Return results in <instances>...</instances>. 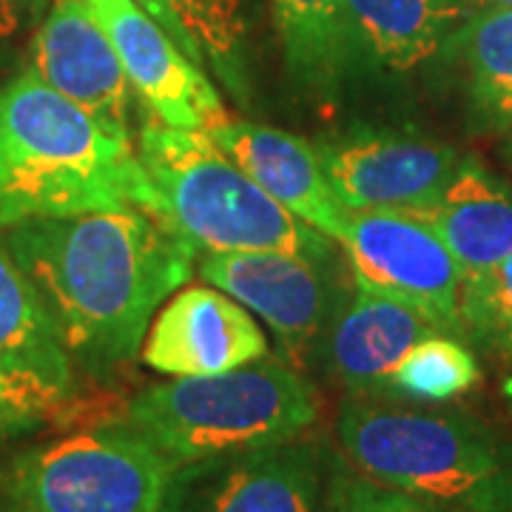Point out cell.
Wrapping results in <instances>:
<instances>
[{
	"instance_id": "9",
	"label": "cell",
	"mask_w": 512,
	"mask_h": 512,
	"mask_svg": "<svg viewBox=\"0 0 512 512\" xmlns=\"http://www.w3.org/2000/svg\"><path fill=\"white\" fill-rule=\"evenodd\" d=\"M325 461L313 441H282L174 467L160 512H325Z\"/></svg>"
},
{
	"instance_id": "17",
	"label": "cell",
	"mask_w": 512,
	"mask_h": 512,
	"mask_svg": "<svg viewBox=\"0 0 512 512\" xmlns=\"http://www.w3.org/2000/svg\"><path fill=\"white\" fill-rule=\"evenodd\" d=\"M353 69L404 74L441 52L453 35L458 0H342Z\"/></svg>"
},
{
	"instance_id": "26",
	"label": "cell",
	"mask_w": 512,
	"mask_h": 512,
	"mask_svg": "<svg viewBox=\"0 0 512 512\" xmlns=\"http://www.w3.org/2000/svg\"><path fill=\"white\" fill-rule=\"evenodd\" d=\"M46 6L49 0H0V32H18L40 18Z\"/></svg>"
},
{
	"instance_id": "7",
	"label": "cell",
	"mask_w": 512,
	"mask_h": 512,
	"mask_svg": "<svg viewBox=\"0 0 512 512\" xmlns=\"http://www.w3.org/2000/svg\"><path fill=\"white\" fill-rule=\"evenodd\" d=\"M316 151L345 208L399 214L430 211L467 160L453 146L410 128L379 126L333 131Z\"/></svg>"
},
{
	"instance_id": "5",
	"label": "cell",
	"mask_w": 512,
	"mask_h": 512,
	"mask_svg": "<svg viewBox=\"0 0 512 512\" xmlns=\"http://www.w3.org/2000/svg\"><path fill=\"white\" fill-rule=\"evenodd\" d=\"M316 419V387L299 370L271 359L217 376L148 384L120 416L174 467L302 439Z\"/></svg>"
},
{
	"instance_id": "1",
	"label": "cell",
	"mask_w": 512,
	"mask_h": 512,
	"mask_svg": "<svg viewBox=\"0 0 512 512\" xmlns=\"http://www.w3.org/2000/svg\"><path fill=\"white\" fill-rule=\"evenodd\" d=\"M3 237L49 305L72 362L92 373L134 359L200 256L143 208L15 222L3 225Z\"/></svg>"
},
{
	"instance_id": "23",
	"label": "cell",
	"mask_w": 512,
	"mask_h": 512,
	"mask_svg": "<svg viewBox=\"0 0 512 512\" xmlns=\"http://www.w3.org/2000/svg\"><path fill=\"white\" fill-rule=\"evenodd\" d=\"M464 336L512 359V254L476 288L461 293Z\"/></svg>"
},
{
	"instance_id": "27",
	"label": "cell",
	"mask_w": 512,
	"mask_h": 512,
	"mask_svg": "<svg viewBox=\"0 0 512 512\" xmlns=\"http://www.w3.org/2000/svg\"><path fill=\"white\" fill-rule=\"evenodd\" d=\"M461 6H478V9H512V0H458Z\"/></svg>"
},
{
	"instance_id": "13",
	"label": "cell",
	"mask_w": 512,
	"mask_h": 512,
	"mask_svg": "<svg viewBox=\"0 0 512 512\" xmlns=\"http://www.w3.org/2000/svg\"><path fill=\"white\" fill-rule=\"evenodd\" d=\"M140 353L151 370L171 379L217 376L265 359L268 336L245 305L205 282L165 302Z\"/></svg>"
},
{
	"instance_id": "8",
	"label": "cell",
	"mask_w": 512,
	"mask_h": 512,
	"mask_svg": "<svg viewBox=\"0 0 512 512\" xmlns=\"http://www.w3.org/2000/svg\"><path fill=\"white\" fill-rule=\"evenodd\" d=\"M339 245L356 285L402 302L430 325L464 339L461 268L427 222L399 211H350Z\"/></svg>"
},
{
	"instance_id": "12",
	"label": "cell",
	"mask_w": 512,
	"mask_h": 512,
	"mask_svg": "<svg viewBox=\"0 0 512 512\" xmlns=\"http://www.w3.org/2000/svg\"><path fill=\"white\" fill-rule=\"evenodd\" d=\"M46 86L131 143V83L86 0H52L32 40V66Z\"/></svg>"
},
{
	"instance_id": "20",
	"label": "cell",
	"mask_w": 512,
	"mask_h": 512,
	"mask_svg": "<svg viewBox=\"0 0 512 512\" xmlns=\"http://www.w3.org/2000/svg\"><path fill=\"white\" fill-rule=\"evenodd\" d=\"M291 83L311 100H333L348 77L342 0H274Z\"/></svg>"
},
{
	"instance_id": "3",
	"label": "cell",
	"mask_w": 512,
	"mask_h": 512,
	"mask_svg": "<svg viewBox=\"0 0 512 512\" xmlns=\"http://www.w3.org/2000/svg\"><path fill=\"white\" fill-rule=\"evenodd\" d=\"M339 444L359 476L450 512H512V439L467 413L350 396Z\"/></svg>"
},
{
	"instance_id": "16",
	"label": "cell",
	"mask_w": 512,
	"mask_h": 512,
	"mask_svg": "<svg viewBox=\"0 0 512 512\" xmlns=\"http://www.w3.org/2000/svg\"><path fill=\"white\" fill-rule=\"evenodd\" d=\"M410 217L427 222L456 256L461 293L484 282L512 254V188L473 157L464 160L430 211Z\"/></svg>"
},
{
	"instance_id": "15",
	"label": "cell",
	"mask_w": 512,
	"mask_h": 512,
	"mask_svg": "<svg viewBox=\"0 0 512 512\" xmlns=\"http://www.w3.org/2000/svg\"><path fill=\"white\" fill-rule=\"evenodd\" d=\"M205 134L228 151L285 211L333 242L342 239L350 208L336 197L313 143L282 128L228 117Z\"/></svg>"
},
{
	"instance_id": "19",
	"label": "cell",
	"mask_w": 512,
	"mask_h": 512,
	"mask_svg": "<svg viewBox=\"0 0 512 512\" xmlns=\"http://www.w3.org/2000/svg\"><path fill=\"white\" fill-rule=\"evenodd\" d=\"M239 106L251 103L245 18L239 0H134Z\"/></svg>"
},
{
	"instance_id": "10",
	"label": "cell",
	"mask_w": 512,
	"mask_h": 512,
	"mask_svg": "<svg viewBox=\"0 0 512 512\" xmlns=\"http://www.w3.org/2000/svg\"><path fill=\"white\" fill-rule=\"evenodd\" d=\"M330 265L285 251L197 256V274L262 319L291 359L319 345L339 305Z\"/></svg>"
},
{
	"instance_id": "24",
	"label": "cell",
	"mask_w": 512,
	"mask_h": 512,
	"mask_svg": "<svg viewBox=\"0 0 512 512\" xmlns=\"http://www.w3.org/2000/svg\"><path fill=\"white\" fill-rule=\"evenodd\" d=\"M55 407H60L55 396L0 362V439L35 430Z\"/></svg>"
},
{
	"instance_id": "4",
	"label": "cell",
	"mask_w": 512,
	"mask_h": 512,
	"mask_svg": "<svg viewBox=\"0 0 512 512\" xmlns=\"http://www.w3.org/2000/svg\"><path fill=\"white\" fill-rule=\"evenodd\" d=\"M137 157L157 194V214L200 254L285 251L330 262L333 239L293 217L205 131L148 117Z\"/></svg>"
},
{
	"instance_id": "22",
	"label": "cell",
	"mask_w": 512,
	"mask_h": 512,
	"mask_svg": "<svg viewBox=\"0 0 512 512\" xmlns=\"http://www.w3.org/2000/svg\"><path fill=\"white\" fill-rule=\"evenodd\" d=\"M481 379L473 350L453 333H430L404 356L387 396H402L413 402H450L461 393L473 390Z\"/></svg>"
},
{
	"instance_id": "18",
	"label": "cell",
	"mask_w": 512,
	"mask_h": 512,
	"mask_svg": "<svg viewBox=\"0 0 512 512\" xmlns=\"http://www.w3.org/2000/svg\"><path fill=\"white\" fill-rule=\"evenodd\" d=\"M0 362L63 404L74 393V362L37 285L23 271L0 225Z\"/></svg>"
},
{
	"instance_id": "6",
	"label": "cell",
	"mask_w": 512,
	"mask_h": 512,
	"mask_svg": "<svg viewBox=\"0 0 512 512\" xmlns=\"http://www.w3.org/2000/svg\"><path fill=\"white\" fill-rule=\"evenodd\" d=\"M174 464L123 421L0 461V512H160Z\"/></svg>"
},
{
	"instance_id": "29",
	"label": "cell",
	"mask_w": 512,
	"mask_h": 512,
	"mask_svg": "<svg viewBox=\"0 0 512 512\" xmlns=\"http://www.w3.org/2000/svg\"><path fill=\"white\" fill-rule=\"evenodd\" d=\"M507 157L512 160V128H510V140H507Z\"/></svg>"
},
{
	"instance_id": "2",
	"label": "cell",
	"mask_w": 512,
	"mask_h": 512,
	"mask_svg": "<svg viewBox=\"0 0 512 512\" xmlns=\"http://www.w3.org/2000/svg\"><path fill=\"white\" fill-rule=\"evenodd\" d=\"M143 208L157 194L137 151L23 72L0 86V225ZM160 217V214H157Z\"/></svg>"
},
{
	"instance_id": "21",
	"label": "cell",
	"mask_w": 512,
	"mask_h": 512,
	"mask_svg": "<svg viewBox=\"0 0 512 512\" xmlns=\"http://www.w3.org/2000/svg\"><path fill=\"white\" fill-rule=\"evenodd\" d=\"M444 46L461 63L473 123L493 134H510L512 9H478Z\"/></svg>"
},
{
	"instance_id": "14",
	"label": "cell",
	"mask_w": 512,
	"mask_h": 512,
	"mask_svg": "<svg viewBox=\"0 0 512 512\" xmlns=\"http://www.w3.org/2000/svg\"><path fill=\"white\" fill-rule=\"evenodd\" d=\"M430 333L439 328L421 313L356 285L336 305L316 348L330 376L345 384L350 396L387 399L399 362Z\"/></svg>"
},
{
	"instance_id": "28",
	"label": "cell",
	"mask_w": 512,
	"mask_h": 512,
	"mask_svg": "<svg viewBox=\"0 0 512 512\" xmlns=\"http://www.w3.org/2000/svg\"><path fill=\"white\" fill-rule=\"evenodd\" d=\"M504 402H507V407H510L512 413V373L507 376V382H504Z\"/></svg>"
},
{
	"instance_id": "25",
	"label": "cell",
	"mask_w": 512,
	"mask_h": 512,
	"mask_svg": "<svg viewBox=\"0 0 512 512\" xmlns=\"http://www.w3.org/2000/svg\"><path fill=\"white\" fill-rule=\"evenodd\" d=\"M325 512H450L424 504L413 495H404L399 490L382 487L370 478L345 476L336 478L328 493Z\"/></svg>"
},
{
	"instance_id": "11",
	"label": "cell",
	"mask_w": 512,
	"mask_h": 512,
	"mask_svg": "<svg viewBox=\"0 0 512 512\" xmlns=\"http://www.w3.org/2000/svg\"><path fill=\"white\" fill-rule=\"evenodd\" d=\"M106 29L131 89L143 97L151 117L185 131H208L228 114L217 86L163 26L134 0H86Z\"/></svg>"
}]
</instances>
